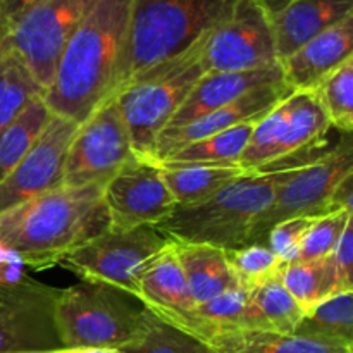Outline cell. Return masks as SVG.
<instances>
[{"label": "cell", "instance_id": "obj_1", "mask_svg": "<svg viewBox=\"0 0 353 353\" xmlns=\"http://www.w3.org/2000/svg\"><path fill=\"white\" fill-rule=\"evenodd\" d=\"M103 186H61L0 212V250L41 271L109 228Z\"/></svg>", "mask_w": 353, "mask_h": 353}, {"label": "cell", "instance_id": "obj_2", "mask_svg": "<svg viewBox=\"0 0 353 353\" xmlns=\"http://www.w3.org/2000/svg\"><path fill=\"white\" fill-rule=\"evenodd\" d=\"M131 0H99L65 43L43 100L52 114L81 124L109 100L130 23Z\"/></svg>", "mask_w": 353, "mask_h": 353}, {"label": "cell", "instance_id": "obj_3", "mask_svg": "<svg viewBox=\"0 0 353 353\" xmlns=\"http://www.w3.org/2000/svg\"><path fill=\"white\" fill-rule=\"evenodd\" d=\"M236 0H131L130 23L109 100L130 79L192 47Z\"/></svg>", "mask_w": 353, "mask_h": 353}, {"label": "cell", "instance_id": "obj_4", "mask_svg": "<svg viewBox=\"0 0 353 353\" xmlns=\"http://www.w3.org/2000/svg\"><path fill=\"white\" fill-rule=\"evenodd\" d=\"M286 171L243 172L205 202L176 207L155 230L178 243H200L231 250L247 245L259 217L269 209Z\"/></svg>", "mask_w": 353, "mask_h": 353}, {"label": "cell", "instance_id": "obj_5", "mask_svg": "<svg viewBox=\"0 0 353 353\" xmlns=\"http://www.w3.org/2000/svg\"><path fill=\"white\" fill-rule=\"evenodd\" d=\"M205 37L181 54L137 74L114 97L126 123L134 157L140 161L155 162L159 134L207 72L203 65Z\"/></svg>", "mask_w": 353, "mask_h": 353}, {"label": "cell", "instance_id": "obj_6", "mask_svg": "<svg viewBox=\"0 0 353 353\" xmlns=\"http://www.w3.org/2000/svg\"><path fill=\"white\" fill-rule=\"evenodd\" d=\"M147 309L123 290L78 283L59 290L54 324L64 350L123 348L140 331Z\"/></svg>", "mask_w": 353, "mask_h": 353}, {"label": "cell", "instance_id": "obj_7", "mask_svg": "<svg viewBox=\"0 0 353 353\" xmlns=\"http://www.w3.org/2000/svg\"><path fill=\"white\" fill-rule=\"evenodd\" d=\"M168 243L154 226L124 231L107 228L65 255L59 265L81 281L112 286L138 300V279L145 264Z\"/></svg>", "mask_w": 353, "mask_h": 353}, {"label": "cell", "instance_id": "obj_8", "mask_svg": "<svg viewBox=\"0 0 353 353\" xmlns=\"http://www.w3.org/2000/svg\"><path fill=\"white\" fill-rule=\"evenodd\" d=\"M348 174H353V148L347 134L343 141L317 161L288 169L272 203L252 228L247 245L265 243L269 231L286 219L323 217L333 212L331 196L338 183Z\"/></svg>", "mask_w": 353, "mask_h": 353}, {"label": "cell", "instance_id": "obj_9", "mask_svg": "<svg viewBox=\"0 0 353 353\" xmlns=\"http://www.w3.org/2000/svg\"><path fill=\"white\" fill-rule=\"evenodd\" d=\"M99 0H38L6 30L2 43L24 61L47 88L65 43Z\"/></svg>", "mask_w": 353, "mask_h": 353}, {"label": "cell", "instance_id": "obj_10", "mask_svg": "<svg viewBox=\"0 0 353 353\" xmlns=\"http://www.w3.org/2000/svg\"><path fill=\"white\" fill-rule=\"evenodd\" d=\"M133 159L119 105L114 99L107 100L79 124L64 162L62 186H103Z\"/></svg>", "mask_w": 353, "mask_h": 353}, {"label": "cell", "instance_id": "obj_11", "mask_svg": "<svg viewBox=\"0 0 353 353\" xmlns=\"http://www.w3.org/2000/svg\"><path fill=\"white\" fill-rule=\"evenodd\" d=\"M279 64L274 31L261 0H236L207 33L203 65L212 71H255Z\"/></svg>", "mask_w": 353, "mask_h": 353}, {"label": "cell", "instance_id": "obj_12", "mask_svg": "<svg viewBox=\"0 0 353 353\" xmlns=\"http://www.w3.org/2000/svg\"><path fill=\"white\" fill-rule=\"evenodd\" d=\"M57 295L33 278H0V353L64 350L54 324Z\"/></svg>", "mask_w": 353, "mask_h": 353}, {"label": "cell", "instance_id": "obj_13", "mask_svg": "<svg viewBox=\"0 0 353 353\" xmlns=\"http://www.w3.org/2000/svg\"><path fill=\"white\" fill-rule=\"evenodd\" d=\"M109 230L157 226L178 207L159 164L133 159L102 190Z\"/></svg>", "mask_w": 353, "mask_h": 353}, {"label": "cell", "instance_id": "obj_14", "mask_svg": "<svg viewBox=\"0 0 353 353\" xmlns=\"http://www.w3.org/2000/svg\"><path fill=\"white\" fill-rule=\"evenodd\" d=\"M79 124L52 114L19 164L0 183V212L62 186L64 162Z\"/></svg>", "mask_w": 353, "mask_h": 353}, {"label": "cell", "instance_id": "obj_15", "mask_svg": "<svg viewBox=\"0 0 353 353\" xmlns=\"http://www.w3.org/2000/svg\"><path fill=\"white\" fill-rule=\"evenodd\" d=\"M138 302L157 319L209 343L210 330L199 316L172 241L145 264L138 279Z\"/></svg>", "mask_w": 353, "mask_h": 353}, {"label": "cell", "instance_id": "obj_16", "mask_svg": "<svg viewBox=\"0 0 353 353\" xmlns=\"http://www.w3.org/2000/svg\"><path fill=\"white\" fill-rule=\"evenodd\" d=\"M295 90L290 88L285 81L271 83L261 88H255L252 92L245 93L234 102L212 110L192 123L179 128H168L162 131L155 143L154 159L155 162H161L168 155L181 150L186 145L199 141L202 138L212 137V134L223 133L231 130L238 124L245 123H259L264 116H268L278 103H281L286 97H290Z\"/></svg>", "mask_w": 353, "mask_h": 353}, {"label": "cell", "instance_id": "obj_17", "mask_svg": "<svg viewBox=\"0 0 353 353\" xmlns=\"http://www.w3.org/2000/svg\"><path fill=\"white\" fill-rule=\"evenodd\" d=\"M353 57V14L324 30L279 62L283 81L295 92H312Z\"/></svg>", "mask_w": 353, "mask_h": 353}, {"label": "cell", "instance_id": "obj_18", "mask_svg": "<svg viewBox=\"0 0 353 353\" xmlns=\"http://www.w3.org/2000/svg\"><path fill=\"white\" fill-rule=\"evenodd\" d=\"M278 81H283V71L279 64L265 69H255V71L205 72L193 86L181 107L176 110L168 128L185 126L212 110L234 102L252 90Z\"/></svg>", "mask_w": 353, "mask_h": 353}, {"label": "cell", "instance_id": "obj_19", "mask_svg": "<svg viewBox=\"0 0 353 353\" xmlns=\"http://www.w3.org/2000/svg\"><path fill=\"white\" fill-rule=\"evenodd\" d=\"M350 14L353 0H290L269 12L279 62Z\"/></svg>", "mask_w": 353, "mask_h": 353}, {"label": "cell", "instance_id": "obj_20", "mask_svg": "<svg viewBox=\"0 0 353 353\" xmlns=\"http://www.w3.org/2000/svg\"><path fill=\"white\" fill-rule=\"evenodd\" d=\"M172 247L196 305L209 302L230 290L240 288L224 250L210 245L178 241H172Z\"/></svg>", "mask_w": 353, "mask_h": 353}, {"label": "cell", "instance_id": "obj_21", "mask_svg": "<svg viewBox=\"0 0 353 353\" xmlns=\"http://www.w3.org/2000/svg\"><path fill=\"white\" fill-rule=\"evenodd\" d=\"M214 353H353V347L274 331H238L209 343Z\"/></svg>", "mask_w": 353, "mask_h": 353}, {"label": "cell", "instance_id": "obj_22", "mask_svg": "<svg viewBox=\"0 0 353 353\" xmlns=\"http://www.w3.org/2000/svg\"><path fill=\"white\" fill-rule=\"evenodd\" d=\"M257 123H245L186 145L159 162L162 168L185 165H238Z\"/></svg>", "mask_w": 353, "mask_h": 353}, {"label": "cell", "instance_id": "obj_23", "mask_svg": "<svg viewBox=\"0 0 353 353\" xmlns=\"http://www.w3.org/2000/svg\"><path fill=\"white\" fill-rule=\"evenodd\" d=\"M196 316L209 326L210 340L238 331H269L261 310L252 302L247 290L234 288L195 309ZM207 343V345H209Z\"/></svg>", "mask_w": 353, "mask_h": 353}, {"label": "cell", "instance_id": "obj_24", "mask_svg": "<svg viewBox=\"0 0 353 353\" xmlns=\"http://www.w3.org/2000/svg\"><path fill=\"white\" fill-rule=\"evenodd\" d=\"M174 196L178 207L196 205L219 193L233 179L243 174L240 165H185V168H162L159 165Z\"/></svg>", "mask_w": 353, "mask_h": 353}, {"label": "cell", "instance_id": "obj_25", "mask_svg": "<svg viewBox=\"0 0 353 353\" xmlns=\"http://www.w3.org/2000/svg\"><path fill=\"white\" fill-rule=\"evenodd\" d=\"M281 281L305 314L330 296L341 293L331 255L317 261L285 264Z\"/></svg>", "mask_w": 353, "mask_h": 353}, {"label": "cell", "instance_id": "obj_26", "mask_svg": "<svg viewBox=\"0 0 353 353\" xmlns=\"http://www.w3.org/2000/svg\"><path fill=\"white\" fill-rule=\"evenodd\" d=\"M50 117L52 112L45 103L43 95H38L9 126L0 131V183L28 154Z\"/></svg>", "mask_w": 353, "mask_h": 353}, {"label": "cell", "instance_id": "obj_27", "mask_svg": "<svg viewBox=\"0 0 353 353\" xmlns=\"http://www.w3.org/2000/svg\"><path fill=\"white\" fill-rule=\"evenodd\" d=\"M45 90L12 48L0 45V131Z\"/></svg>", "mask_w": 353, "mask_h": 353}, {"label": "cell", "instance_id": "obj_28", "mask_svg": "<svg viewBox=\"0 0 353 353\" xmlns=\"http://www.w3.org/2000/svg\"><path fill=\"white\" fill-rule=\"evenodd\" d=\"M293 334L353 347L352 292L338 293L310 309Z\"/></svg>", "mask_w": 353, "mask_h": 353}, {"label": "cell", "instance_id": "obj_29", "mask_svg": "<svg viewBox=\"0 0 353 353\" xmlns=\"http://www.w3.org/2000/svg\"><path fill=\"white\" fill-rule=\"evenodd\" d=\"M119 350L123 353H214L207 343L157 319L148 310L137 336Z\"/></svg>", "mask_w": 353, "mask_h": 353}, {"label": "cell", "instance_id": "obj_30", "mask_svg": "<svg viewBox=\"0 0 353 353\" xmlns=\"http://www.w3.org/2000/svg\"><path fill=\"white\" fill-rule=\"evenodd\" d=\"M252 302L261 310L269 331L293 334L305 312L281 281V272L248 290Z\"/></svg>", "mask_w": 353, "mask_h": 353}, {"label": "cell", "instance_id": "obj_31", "mask_svg": "<svg viewBox=\"0 0 353 353\" xmlns=\"http://www.w3.org/2000/svg\"><path fill=\"white\" fill-rule=\"evenodd\" d=\"M312 93L323 107L331 128L350 134L353 130V57L331 72Z\"/></svg>", "mask_w": 353, "mask_h": 353}, {"label": "cell", "instance_id": "obj_32", "mask_svg": "<svg viewBox=\"0 0 353 353\" xmlns=\"http://www.w3.org/2000/svg\"><path fill=\"white\" fill-rule=\"evenodd\" d=\"M224 254L238 286L247 292L278 276L285 268V264L272 254L265 243H248L243 247L224 250Z\"/></svg>", "mask_w": 353, "mask_h": 353}, {"label": "cell", "instance_id": "obj_33", "mask_svg": "<svg viewBox=\"0 0 353 353\" xmlns=\"http://www.w3.org/2000/svg\"><path fill=\"white\" fill-rule=\"evenodd\" d=\"M353 219L352 210H336L316 219L312 228L307 233L299 254L293 262L317 261V259L330 257L334 247L340 241L347 224ZM292 264V262H290Z\"/></svg>", "mask_w": 353, "mask_h": 353}, {"label": "cell", "instance_id": "obj_34", "mask_svg": "<svg viewBox=\"0 0 353 353\" xmlns=\"http://www.w3.org/2000/svg\"><path fill=\"white\" fill-rule=\"evenodd\" d=\"M319 217H293L276 224L265 238V245L271 248L272 254L283 262L290 264L295 261L307 233Z\"/></svg>", "mask_w": 353, "mask_h": 353}, {"label": "cell", "instance_id": "obj_35", "mask_svg": "<svg viewBox=\"0 0 353 353\" xmlns=\"http://www.w3.org/2000/svg\"><path fill=\"white\" fill-rule=\"evenodd\" d=\"M334 272H336L340 292H353L352 265H353V219L347 224L340 241L331 254Z\"/></svg>", "mask_w": 353, "mask_h": 353}, {"label": "cell", "instance_id": "obj_36", "mask_svg": "<svg viewBox=\"0 0 353 353\" xmlns=\"http://www.w3.org/2000/svg\"><path fill=\"white\" fill-rule=\"evenodd\" d=\"M37 2L38 0H2L3 14H6V30Z\"/></svg>", "mask_w": 353, "mask_h": 353}, {"label": "cell", "instance_id": "obj_37", "mask_svg": "<svg viewBox=\"0 0 353 353\" xmlns=\"http://www.w3.org/2000/svg\"><path fill=\"white\" fill-rule=\"evenodd\" d=\"M286 2H290V0H261V3L264 6V9L268 10V14L279 9V7H283Z\"/></svg>", "mask_w": 353, "mask_h": 353}, {"label": "cell", "instance_id": "obj_38", "mask_svg": "<svg viewBox=\"0 0 353 353\" xmlns=\"http://www.w3.org/2000/svg\"><path fill=\"white\" fill-rule=\"evenodd\" d=\"M69 353H123L117 348H81V350H69Z\"/></svg>", "mask_w": 353, "mask_h": 353}, {"label": "cell", "instance_id": "obj_39", "mask_svg": "<svg viewBox=\"0 0 353 353\" xmlns=\"http://www.w3.org/2000/svg\"><path fill=\"white\" fill-rule=\"evenodd\" d=\"M3 34H6V14H3V3L0 0V43H2Z\"/></svg>", "mask_w": 353, "mask_h": 353}, {"label": "cell", "instance_id": "obj_40", "mask_svg": "<svg viewBox=\"0 0 353 353\" xmlns=\"http://www.w3.org/2000/svg\"><path fill=\"white\" fill-rule=\"evenodd\" d=\"M38 353H69V350H55V352H38Z\"/></svg>", "mask_w": 353, "mask_h": 353}]
</instances>
